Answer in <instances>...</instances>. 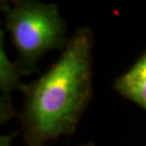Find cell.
<instances>
[{"label": "cell", "mask_w": 146, "mask_h": 146, "mask_svg": "<svg viewBox=\"0 0 146 146\" xmlns=\"http://www.w3.org/2000/svg\"><path fill=\"white\" fill-rule=\"evenodd\" d=\"M81 146H93L91 144H84V145H81Z\"/></svg>", "instance_id": "6"}, {"label": "cell", "mask_w": 146, "mask_h": 146, "mask_svg": "<svg viewBox=\"0 0 146 146\" xmlns=\"http://www.w3.org/2000/svg\"><path fill=\"white\" fill-rule=\"evenodd\" d=\"M22 73L15 63L9 58L4 46V33L0 31V122L6 123L15 116L13 93L21 89Z\"/></svg>", "instance_id": "3"}, {"label": "cell", "mask_w": 146, "mask_h": 146, "mask_svg": "<svg viewBox=\"0 0 146 146\" xmlns=\"http://www.w3.org/2000/svg\"><path fill=\"white\" fill-rule=\"evenodd\" d=\"M93 45L91 29H77L56 62L22 86L24 106L19 117L28 146H45L77 129L92 97Z\"/></svg>", "instance_id": "1"}, {"label": "cell", "mask_w": 146, "mask_h": 146, "mask_svg": "<svg viewBox=\"0 0 146 146\" xmlns=\"http://www.w3.org/2000/svg\"><path fill=\"white\" fill-rule=\"evenodd\" d=\"M114 88L146 111V49L135 64L117 79Z\"/></svg>", "instance_id": "4"}, {"label": "cell", "mask_w": 146, "mask_h": 146, "mask_svg": "<svg viewBox=\"0 0 146 146\" xmlns=\"http://www.w3.org/2000/svg\"><path fill=\"white\" fill-rule=\"evenodd\" d=\"M13 136L1 135L0 137V146H13Z\"/></svg>", "instance_id": "5"}, {"label": "cell", "mask_w": 146, "mask_h": 146, "mask_svg": "<svg viewBox=\"0 0 146 146\" xmlns=\"http://www.w3.org/2000/svg\"><path fill=\"white\" fill-rule=\"evenodd\" d=\"M2 6L6 28L18 53L15 64L22 74L33 71L48 51L65 48L69 39L68 27L56 4L16 0Z\"/></svg>", "instance_id": "2"}]
</instances>
